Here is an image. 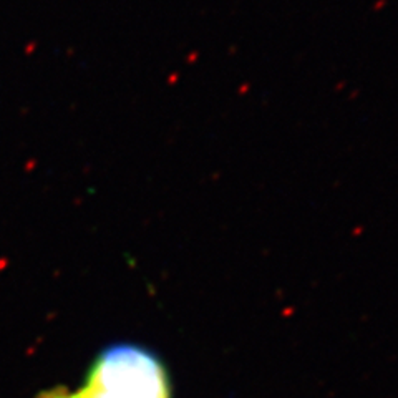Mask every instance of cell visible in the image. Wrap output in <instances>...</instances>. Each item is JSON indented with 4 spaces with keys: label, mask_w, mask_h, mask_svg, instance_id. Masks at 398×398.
I'll use <instances>...</instances> for the list:
<instances>
[{
    "label": "cell",
    "mask_w": 398,
    "mask_h": 398,
    "mask_svg": "<svg viewBox=\"0 0 398 398\" xmlns=\"http://www.w3.org/2000/svg\"><path fill=\"white\" fill-rule=\"evenodd\" d=\"M39 398H173L168 368L150 349L115 344L100 352L77 390L63 387Z\"/></svg>",
    "instance_id": "6da1fadb"
}]
</instances>
